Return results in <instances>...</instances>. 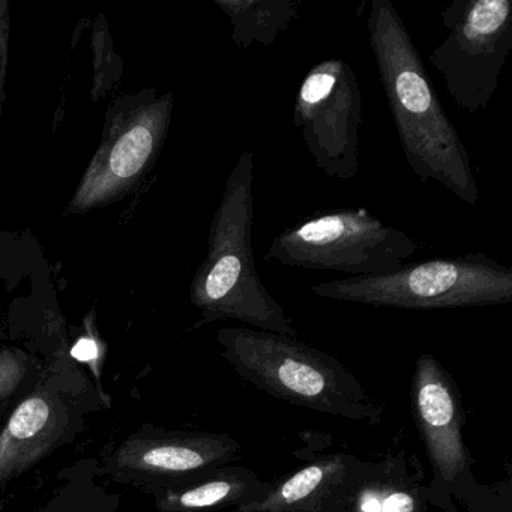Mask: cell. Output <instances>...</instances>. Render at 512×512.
I'll list each match as a JSON object with an SVG mask.
<instances>
[{"label": "cell", "mask_w": 512, "mask_h": 512, "mask_svg": "<svg viewBox=\"0 0 512 512\" xmlns=\"http://www.w3.org/2000/svg\"><path fill=\"white\" fill-rule=\"evenodd\" d=\"M367 31L407 166L419 181L437 182L461 202L475 206L479 188L469 151L391 0L371 2Z\"/></svg>", "instance_id": "obj_1"}, {"label": "cell", "mask_w": 512, "mask_h": 512, "mask_svg": "<svg viewBox=\"0 0 512 512\" xmlns=\"http://www.w3.org/2000/svg\"><path fill=\"white\" fill-rule=\"evenodd\" d=\"M253 181L254 158L248 149L227 178L209 227L205 260L190 284V302L200 313L193 329L236 320L247 328L298 337V329L256 269Z\"/></svg>", "instance_id": "obj_2"}, {"label": "cell", "mask_w": 512, "mask_h": 512, "mask_svg": "<svg viewBox=\"0 0 512 512\" xmlns=\"http://www.w3.org/2000/svg\"><path fill=\"white\" fill-rule=\"evenodd\" d=\"M217 343L244 382L277 400L371 427L385 418V406L346 365L298 337L224 326Z\"/></svg>", "instance_id": "obj_3"}, {"label": "cell", "mask_w": 512, "mask_h": 512, "mask_svg": "<svg viewBox=\"0 0 512 512\" xmlns=\"http://www.w3.org/2000/svg\"><path fill=\"white\" fill-rule=\"evenodd\" d=\"M410 409L430 464L428 505L442 512H512L511 479L481 484L464 437L466 410L454 377L433 353H422L410 382Z\"/></svg>", "instance_id": "obj_4"}, {"label": "cell", "mask_w": 512, "mask_h": 512, "mask_svg": "<svg viewBox=\"0 0 512 512\" xmlns=\"http://www.w3.org/2000/svg\"><path fill=\"white\" fill-rule=\"evenodd\" d=\"M320 298L398 310H454L512 302V269L482 251L404 263L380 277H344L310 286Z\"/></svg>", "instance_id": "obj_5"}, {"label": "cell", "mask_w": 512, "mask_h": 512, "mask_svg": "<svg viewBox=\"0 0 512 512\" xmlns=\"http://www.w3.org/2000/svg\"><path fill=\"white\" fill-rule=\"evenodd\" d=\"M175 112L173 92L116 98L106 112L97 152L68 203L67 215H82L121 202L148 178L163 151Z\"/></svg>", "instance_id": "obj_6"}, {"label": "cell", "mask_w": 512, "mask_h": 512, "mask_svg": "<svg viewBox=\"0 0 512 512\" xmlns=\"http://www.w3.org/2000/svg\"><path fill=\"white\" fill-rule=\"evenodd\" d=\"M419 250L418 242L386 226L364 208L319 212L272 239L266 262L311 271L380 277L397 271Z\"/></svg>", "instance_id": "obj_7"}, {"label": "cell", "mask_w": 512, "mask_h": 512, "mask_svg": "<svg viewBox=\"0 0 512 512\" xmlns=\"http://www.w3.org/2000/svg\"><path fill=\"white\" fill-rule=\"evenodd\" d=\"M109 403L110 398L64 356L44 364L37 388L0 428V490L73 442L89 413Z\"/></svg>", "instance_id": "obj_8"}, {"label": "cell", "mask_w": 512, "mask_h": 512, "mask_svg": "<svg viewBox=\"0 0 512 512\" xmlns=\"http://www.w3.org/2000/svg\"><path fill=\"white\" fill-rule=\"evenodd\" d=\"M446 37L428 62L467 113L487 109L512 50L511 0H454L440 11Z\"/></svg>", "instance_id": "obj_9"}, {"label": "cell", "mask_w": 512, "mask_h": 512, "mask_svg": "<svg viewBox=\"0 0 512 512\" xmlns=\"http://www.w3.org/2000/svg\"><path fill=\"white\" fill-rule=\"evenodd\" d=\"M293 124L317 169L350 182L359 173L362 94L352 65L326 59L314 65L299 86Z\"/></svg>", "instance_id": "obj_10"}, {"label": "cell", "mask_w": 512, "mask_h": 512, "mask_svg": "<svg viewBox=\"0 0 512 512\" xmlns=\"http://www.w3.org/2000/svg\"><path fill=\"white\" fill-rule=\"evenodd\" d=\"M241 451V443L230 434L145 424L110 451L103 472L119 484L154 496L235 463Z\"/></svg>", "instance_id": "obj_11"}, {"label": "cell", "mask_w": 512, "mask_h": 512, "mask_svg": "<svg viewBox=\"0 0 512 512\" xmlns=\"http://www.w3.org/2000/svg\"><path fill=\"white\" fill-rule=\"evenodd\" d=\"M298 457L304 466L275 482L262 499L238 506L233 512H338L365 458L349 451L313 452L304 440Z\"/></svg>", "instance_id": "obj_12"}, {"label": "cell", "mask_w": 512, "mask_h": 512, "mask_svg": "<svg viewBox=\"0 0 512 512\" xmlns=\"http://www.w3.org/2000/svg\"><path fill=\"white\" fill-rule=\"evenodd\" d=\"M365 458L338 512H428L427 475L418 454L401 439Z\"/></svg>", "instance_id": "obj_13"}, {"label": "cell", "mask_w": 512, "mask_h": 512, "mask_svg": "<svg viewBox=\"0 0 512 512\" xmlns=\"http://www.w3.org/2000/svg\"><path fill=\"white\" fill-rule=\"evenodd\" d=\"M269 490L259 473L236 464L217 467L184 487L154 494L160 512H211L256 502Z\"/></svg>", "instance_id": "obj_14"}, {"label": "cell", "mask_w": 512, "mask_h": 512, "mask_svg": "<svg viewBox=\"0 0 512 512\" xmlns=\"http://www.w3.org/2000/svg\"><path fill=\"white\" fill-rule=\"evenodd\" d=\"M215 7L229 17L230 40L239 49L254 44L271 47L301 17L299 0H214Z\"/></svg>", "instance_id": "obj_15"}, {"label": "cell", "mask_w": 512, "mask_h": 512, "mask_svg": "<svg viewBox=\"0 0 512 512\" xmlns=\"http://www.w3.org/2000/svg\"><path fill=\"white\" fill-rule=\"evenodd\" d=\"M44 364L20 347H0V422L37 388Z\"/></svg>", "instance_id": "obj_16"}, {"label": "cell", "mask_w": 512, "mask_h": 512, "mask_svg": "<svg viewBox=\"0 0 512 512\" xmlns=\"http://www.w3.org/2000/svg\"><path fill=\"white\" fill-rule=\"evenodd\" d=\"M85 325V332L71 347L70 356L80 364L88 365L97 380L98 391L103 392L101 376H103L104 361H106L107 344L106 341L101 340L100 334L95 329L94 311H92V317L85 320Z\"/></svg>", "instance_id": "obj_17"}, {"label": "cell", "mask_w": 512, "mask_h": 512, "mask_svg": "<svg viewBox=\"0 0 512 512\" xmlns=\"http://www.w3.org/2000/svg\"><path fill=\"white\" fill-rule=\"evenodd\" d=\"M11 10L7 0H0V118L4 112L7 86L8 52H10Z\"/></svg>", "instance_id": "obj_18"}, {"label": "cell", "mask_w": 512, "mask_h": 512, "mask_svg": "<svg viewBox=\"0 0 512 512\" xmlns=\"http://www.w3.org/2000/svg\"><path fill=\"white\" fill-rule=\"evenodd\" d=\"M26 253V242L10 232H0V274L10 268L16 260ZM2 311H0V329H2Z\"/></svg>", "instance_id": "obj_19"}]
</instances>
